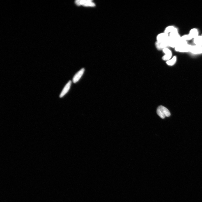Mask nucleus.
<instances>
[{
  "instance_id": "nucleus-7",
  "label": "nucleus",
  "mask_w": 202,
  "mask_h": 202,
  "mask_svg": "<svg viewBox=\"0 0 202 202\" xmlns=\"http://www.w3.org/2000/svg\"><path fill=\"white\" fill-rule=\"evenodd\" d=\"M193 55L202 54V47L197 45L192 46L190 52Z\"/></svg>"
},
{
  "instance_id": "nucleus-2",
  "label": "nucleus",
  "mask_w": 202,
  "mask_h": 202,
  "mask_svg": "<svg viewBox=\"0 0 202 202\" xmlns=\"http://www.w3.org/2000/svg\"><path fill=\"white\" fill-rule=\"evenodd\" d=\"M155 45L157 49L159 50L167 48L169 45V36L165 41L161 42H156Z\"/></svg>"
},
{
  "instance_id": "nucleus-8",
  "label": "nucleus",
  "mask_w": 202,
  "mask_h": 202,
  "mask_svg": "<svg viewBox=\"0 0 202 202\" xmlns=\"http://www.w3.org/2000/svg\"><path fill=\"white\" fill-rule=\"evenodd\" d=\"M72 84V82L71 80L69 81L63 89L62 92L59 95V97L62 98L68 92L69 89L71 88Z\"/></svg>"
},
{
  "instance_id": "nucleus-4",
  "label": "nucleus",
  "mask_w": 202,
  "mask_h": 202,
  "mask_svg": "<svg viewBox=\"0 0 202 202\" xmlns=\"http://www.w3.org/2000/svg\"><path fill=\"white\" fill-rule=\"evenodd\" d=\"M85 71V69L83 68L74 75L73 79V82L74 83H76L80 80L83 75Z\"/></svg>"
},
{
  "instance_id": "nucleus-15",
  "label": "nucleus",
  "mask_w": 202,
  "mask_h": 202,
  "mask_svg": "<svg viewBox=\"0 0 202 202\" xmlns=\"http://www.w3.org/2000/svg\"></svg>"
},
{
  "instance_id": "nucleus-5",
  "label": "nucleus",
  "mask_w": 202,
  "mask_h": 202,
  "mask_svg": "<svg viewBox=\"0 0 202 202\" xmlns=\"http://www.w3.org/2000/svg\"><path fill=\"white\" fill-rule=\"evenodd\" d=\"M75 3L78 5H83L84 6H94L95 4L92 2V0H78L75 1Z\"/></svg>"
},
{
  "instance_id": "nucleus-12",
  "label": "nucleus",
  "mask_w": 202,
  "mask_h": 202,
  "mask_svg": "<svg viewBox=\"0 0 202 202\" xmlns=\"http://www.w3.org/2000/svg\"><path fill=\"white\" fill-rule=\"evenodd\" d=\"M175 31H178L177 28L173 26H170L167 27L165 29L164 32L168 34Z\"/></svg>"
},
{
  "instance_id": "nucleus-14",
  "label": "nucleus",
  "mask_w": 202,
  "mask_h": 202,
  "mask_svg": "<svg viewBox=\"0 0 202 202\" xmlns=\"http://www.w3.org/2000/svg\"><path fill=\"white\" fill-rule=\"evenodd\" d=\"M180 38L181 39L186 40V41H187L188 40H190L192 39V38L191 37L189 34L184 35L182 36V37H181Z\"/></svg>"
},
{
  "instance_id": "nucleus-13",
  "label": "nucleus",
  "mask_w": 202,
  "mask_h": 202,
  "mask_svg": "<svg viewBox=\"0 0 202 202\" xmlns=\"http://www.w3.org/2000/svg\"><path fill=\"white\" fill-rule=\"evenodd\" d=\"M177 58L176 56H174L173 58L167 61V64L169 66H173L175 64Z\"/></svg>"
},
{
  "instance_id": "nucleus-10",
  "label": "nucleus",
  "mask_w": 202,
  "mask_h": 202,
  "mask_svg": "<svg viewBox=\"0 0 202 202\" xmlns=\"http://www.w3.org/2000/svg\"><path fill=\"white\" fill-rule=\"evenodd\" d=\"M199 32L198 30L194 28L191 29L188 34L192 39H194L199 36Z\"/></svg>"
},
{
  "instance_id": "nucleus-11",
  "label": "nucleus",
  "mask_w": 202,
  "mask_h": 202,
  "mask_svg": "<svg viewBox=\"0 0 202 202\" xmlns=\"http://www.w3.org/2000/svg\"><path fill=\"white\" fill-rule=\"evenodd\" d=\"M193 42L195 45L202 47V36L199 35L194 38Z\"/></svg>"
},
{
  "instance_id": "nucleus-6",
  "label": "nucleus",
  "mask_w": 202,
  "mask_h": 202,
  "mask_svg": "<svg viewBox=\"0 0 202 202\" xmlns=\"http://www.w3.org/2000/svg\"><path fill=\"white\" fill-rule=\"evenodd\" d=\"M169 36V34L165 32L159 34L157 37V42H161L164 41Z\"/></svg>"
},
{
  "instance_id": "nucleus-9",
  "label": "nucleus",
  "mask_w": 202,
  "mask_h": 202,
  "mask_svg": "<svg viewBox=\"0 0 202 202\" xmlns=\"http://www.w3.org/2000/svg\"><path fill=\"white\" fill-rule=\"evenodd\" d=\"M160 110L162 114L163 115L167 117H169L171 115V114L169 110L167 108L162 106H160L158 107Z\"/></svg>"
},
{
  "instance_id": "nucleus-3",
  "label": "nucleus",
  "mask_w": 202,
  "mask_h": 202,
  "mask_svg": "<svg viewBox=\"0 0 202 202\" xmlns=\"http://www.w3.org/2000/svg\"><path fill=\"white\" fill-rule=\"evenodd\" d=\"M162 50L163 52L165 54L164 56L162 57L163 60L167 61L171 59L172 56L171 51L167 48H164Z\"/></svg>"
},
{
  "instance_id": "nucleus-1",
  "label": "nucleus",
  "mask_w": 202,
  "mask_h": 202,
  "mask_svg": "<svg viewBox=\"0 0 202 202\" xmlns=\"http://www.w3.org/2000/svg\"><path fill=\"white\" fill-rule=\"evenodd\" d=\"M192 47V46L188 44L187 41L180 38L177 45L175 48V50L177 52H190Z\"/></svg>"
}]
</instances>
